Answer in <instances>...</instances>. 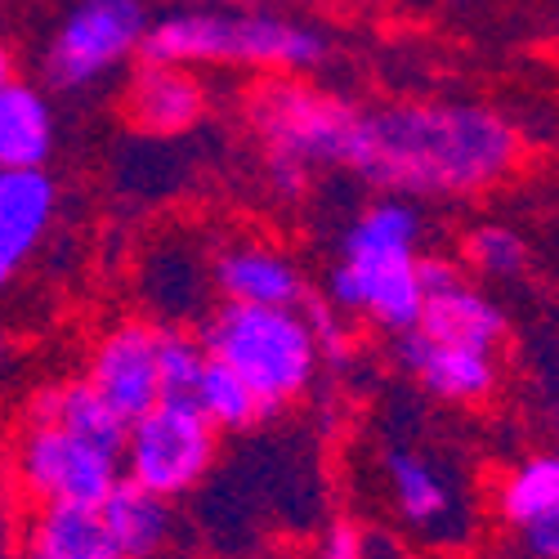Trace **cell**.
Wrapping results in <instances>:
<instances>
[{"label":"cell","instance_id":"cell-5","mask_svg":"<svg viewBox=\"0 0 559 559\" xmlns=\"http://www.w3.org/2000/svg\"><path fill=\"white\" fill-rule=\"evenodd\" d=\"M421 233L426 219L416 202L390 193L362 206L341 238V264L358 277L362 292L358 313H367L390 336L416 328V313H421V273H416Z\"/></svg>","mask_w":559,"mask_h":559},{"label":"cell","instance_id":"cell-24","mask_svg":"<svg viewBox=\"0 0 559 559\" xmlns=\"http://www.w3.org/2000/svg\"><path fill=\"white\" fill-rule=\"evenodd\" d=\"M318 559H367V537L354 524H332L318 546Z\"/></svg>","mask_w":559,"mask_h":559},{"label":"cell","instance_id":"cell-14","mask_svg":"<svg viewBox=\"0 0 559 559\" xmlns=\"http://www.w3.org/2000/svg\"><path fill=\"white\" fill-rule=\"evenodd\" d=\"M126 121L144 134H179L202 121L206 112V90L193 76V68H179V63H153L144 59L130 81H126V95H121Z\"/></svg>","mask_w":559,"mask_h":559},{"label":"cell","instance_id":"cell-26","mask_svg":"<svg viewBox=\"0 0 559 559\" xmlns=\"http://www.w3.org/2000/svg\"><path fill=\"white\" fill-rule=\"evenodd\" d=\"M14 81V55L5 50V45H0V90H5Z\"/></svg>","mask_w":559,"mask_h":559},{"label":"cell","instance_id":"cell-11","mask_svg":"<svg viewBox=\"0 0 559 559\" xmlns=\"http://www.w3.org/2000/svg\"><path fill=\"white\" fill-rule=\"evenodd\" d=\"M59 211V183L50 170H5L0 166V287L36 255Z\"/></svg>","mask_w":559,"mask_h":559},{"label":"cell","instance_id":"cell-20","mask_svg":"<svg viewBox=\"0 0 559 559\" xmlns=\"http://www.w3.org/2000/svg\"><path fill=\"white\" fill-rule=\"evenodd\" d=\"M497 510L510 528H528L533 520L559 515V456L555 452H533L515 471L506 475L497 492Z\"/></svg>","mask_w":559,"mask_h":559},{"label":"cell","instance_id":"cell-13","mask_svg":"<svg viewBox=\"0 0 559 559\" xmlns=\"http://www.w3.org/2000/svg\"><path fill=\"white\" fill-rule=\"evenodd\" d=\"M381 465H385L390 497L399 506V520L416 533H426V537L452 542L456 520H461V501H456V488L443 475V465L430 461L426 452H416V448H385Z\"/></svg>","mask_w":559,"mask_h":559},{"label":"cell","instance_id":"cell-2","mask_svg":"<svg viewBox=\"0 0 559 559\" xmlns=\"http://www.w3.org/2000/svg\"><path fill=\"white\" fill-rule=\"evenodd\" d=\"M139 55L153 63H228L260 72H313L332 59V36L269 10H175L148 23Z\"/></svg>","mask_w":559,"mask_h":559},{"label":"cell","instance_id":"cell-15","mask_svg":"<svg viewBox=\"0 0 559 559\" xmlns=\"http://www.w3.org/2000/svg\"><path fill=\"white\" fill-rule=\"evenodd\" d=\"M215 273V287L224 300H242V305H305L309 287H305V273L300 264L277 251L269 242H238V247H224L211 264Z\"/></svg>","mask_w":559,"mask_h":559},{"label":"cell","instance_id":"cell-16","mask_svg":"<svg viewBox=\"0 0 559 559\" xmlns=\"http://www.w3.org/2000/svg\"><path fill=\"white\" fill-rule=\"evenodd\" d=\"M99 524L117 559H157L170 542V501L121 479L99 501Z\"/></svg>","mask_w":559,"mask_h":559},{"label":"cell","instance_id":"cell-17","mask_svg":"<svg viewBox=\"0 0 559 559\" xmlns=\"http://www.w3.org/2000/svg\"><path fill=\"white\" fill-rule=\"evenodd\" d=\"M55 153V108L40 85L10 81L0 90V166L36 170Z\"/></svg>","mask_w":559,"mask_h":559},{"label":"cell","instance_id":"cell-21","mask_svg":"<svg viewBox=\"0 0 559 559\" xmlns=\"http://www.w3.org/2000/svg\"><path fill=\"white\" fill-rule=\"evenodd\" d=\"M193 407L206 416L215 430H224V435H242V430H251V426L264 421V412H260L255 394L247 390V381L233 377V371L224 362H215L211 354H206V367H202Z\"/></svg>","mask_w":559,"mask_h":559},{"label":"cell","instance_id":"cell-25","mask_svg":"<svg viewBox=\"0 0 559 559\" xmlns=\"http://www.w3.org/2000/svg\"><path fill=\"white\" fill-rule=\"evenodd\" d=\"M520 537H524V550L533 559H559V515L533 520L528 528H520Z\"/></svg>","mask_w":559,"mask_h":559},{"label":"cell","instance_id":"cell-23","mask_svg":"<svg viewBox=\"0 0 559 559\" xmlns=\"http://www.w3.org/2000/svg\"><path fill=\"white\" fill-rule=\"evenodd\" d=\"M465 260H471V269H479L484 277H492V283H515V277L528 273L533 251L515 228L479 224L471 238H465Z\"/></svg>","mask_w":559,"mask_h":559},{"label":"cell","instance_id":"cell-9","mask_svg":"<svg viewBox=\"0 0 559 559\" xmlns=\"http://www.w3.org/2000/svg\"><path fill=\"white\" fill-rule=\"evenodd\" d=\"M85 381L130 426L157 403V328L144 318L112 328L90 354Z\"/></svg>","mask_w":559,"mask_h":559},{"label":"cell","instance_id":"cell-6","mask_svg":"<svg viewBox=\"0 0 559 559\" xmlns=\"http://www.w3.org/2000/svg\"><path fill=\"white\" fill-rule=\"evenodd\" d=\"M219 430L193 403H153L126 426L121 479L148 488L166 501L193 492L215 465Z\"/></svg>","mask_w":559,"mask_h":559},{"label":"cell","instance_id":"cell-4","mask_svg":"<svg viewBox=\"0 0 559 559\" xmlns=\"http://www.w3.org/2000/svg\"><path fill=\"white\" fill-rule=\"evenodd\" d=\"M251 130L264 153V175L283 198H300L322 170H345L354 153L358 108L300 81H264L251 104Z\"/></svg>","mask_w":559,"mask_h":559},{"label":"cell","instance_id":"cell-19","mask_svg":"<svg viewBox=\"0 0 559 559\" xmlns=\"http://www.w3.org/2000/svg\"><path fill=\"white\" fill-rule=\"evenodd\" d=\"M27 559H117L99 510L90 506H45L27 528Z\"/></svg>","mask_w":559,"mask_h":559},{"label":"cell","instance_id":"cell-27","mask_svg":"<svg viewBox=\"0 0 559 559\" xmlns=\"http://www.w3.org/2000/svg\"><path fill=\"white\" fill-rule=\"evenodd\" d=\"M0 354H5V345H0Z\"/></svg>","mask_w":559,"mask_h":559},{"label":"cell","instance_id":"cell-3","mask_svg":"<svg viewBox=\"0 0 559 559\" xmlns=\"http://www.w3.org/2000/svg\"><path fill=\"white\" fill-rule=\"evenodd\" d=\"M193 336L215 362H224L233 377L247 381L264 416L283 412L313 385L318 341L300 305L287 309V305L224 300L215 313H206L202 332Z\"/></svg>","mask_w":559,"mask_h":559},{"label":"cell","instance_id":"cell-10","mask_svg":"<svg viewBox=\"0 0 559 559\" xmlns=\"http://www.w3.org/2000/svg\"><path fill=\"white\" fill-rule=\"evenodd\" d=\"M394 354L407 377L443 403H461V407L484 403L497 394V381H501L497 354L471 349V345H448V341H435L416 328L394 336Z\"/></svg>","mask_w":559,"mask_h":559},{"label":"cell","instance_id":"cell-8","mask_svg":"<svg viewBox=\"0 0 559 559\" xmlns=\"http://www.w3.org/2000/svg\"><path fill=\"white\" fill-rule=\"evenodd\" d=\"M19 479L45 506L99 510V501L121 484V456L95 448L72 430L27 421L19 439Z\"/></svg>","mask_w":559,"mask_h":559},{"label":"cell","instance_id":"cell-1","mask_svg":"<svg viewBox=\"0 0 559 559\" xmlns=\"http://www.w3.org/2000/svg\"><path fill=\"white\" fill-rule=\"evenodd\" d=\"M524 139L484 104L358 108L349 166L394 198H475L515 175Z\"/></svg>","mask_w":559,"mask_h":559},{"label":"cell","instance_id":"cell-7","mask_svg":"<svg viewBox=\"0 0 559 559\" xmlns=\"http://www.w3.org/2000/svg\"><path fill=\"white\" fill-rule=\"evenodd\" d=\"M148 23L153 19L144 0H76L40 59L45 85L63 90V95H81V90L99 85L126 59L139 55Z\"/></svg>","mask_w":559,"mask_h":559},{"label":"cell","instance_id":"cell-12","mask_svg":"<svg viewBox=\"0 0 559 559\" xmlns=\"http://www.w3.org/2000/svg\"><path fill=\"white\" fill-rule=\"evenodd\" d=\"M416 332H426L435 341H448V345H471V349H488L497 354L506 345V332H510V318L506 309L479 292L465 269L448 283L430 287L421 296V313H416Z\"/></svg>","mask_w":559,"mask_h":559},{"label":"cell","instance_id":"cell-18","mask_svg":"<svg viewBox=\"0 0 559 559\" xmlns=\"http://www.w3.org/2000/svg\"><path fill=\"white\" fill-rule=\"evenodd\" d=\"M27 421H45V426L72 430V435L90 439L95 448H104V452H112V456H121V443H126V421L99 399V390L90 385V381L45 385L40 394H32Z\"/></svg>","mask_w":559,"mask_h":559},{"label":"cell","instance_id":"cell-22","mask_svg":"<svg viewBox=\"0 0 559 559\" xmlns=\"http://www.w3.org/2000/svg\"><path fill=\"white\" fill-rule=\"evenodd\" d=\"M206 367V349L193 332L157 328V399L162 403H193Z\"/></svg>","mask_w":559,"mask_h":559}]
</instances>
